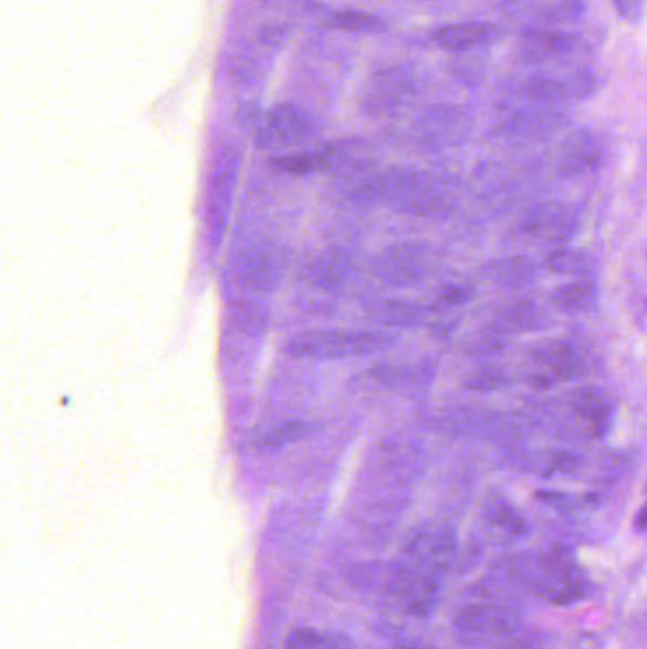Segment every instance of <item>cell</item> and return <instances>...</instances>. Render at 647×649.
Here are the masks:
<instances>
[{
    "label": "cell",
    "instance_id": "277c9868",
    "mask_svg": "<svg viewBox=\"0 0 647 649\" xmlns=\"http://www.w3.org/2000/svg\"><path fill=\"white\" fill-rule=\"evenodd\" d=\"M456 555V537L442 526H424L408 537L403 556L405 568L439 577L447 572Z\"/></svg>",
    "mask_w": 647,
    "mask_h": 649
},
{
    "label": "cell",
    "instance_id": "3957f363",
    "mask_svg": "<svg viewBox=\"0 0 647 649\" xmlns=\"http://www.w3.org/2000/svg\"><path fill=\"white\" fill-rule=\"evenodd\" d=\"M516 574L535 595L551 604H572L585 595V579L572 553L554 547L538 558H522Z\"/></svg>",
    "mask_w": 647,
    "mask_h": 649
},
{
    "label": "cell",
    "instance_id": "7a4b0ae2",
    "mask_svg": "<svg viewBox=\"0 0 647 649\" xmlns=\"http://www.w3.org/2000/svg\"><path fill=\"white\" fill-rule=\"evenodd\" d=\"M392 336L382 335L376 331H357V328H317L304 331L291 336L285 344L294 359L307 362H341L357 359L367 355L378 354L392 344Z\"/></svg>",
    "mask_w": 647,
    "mask_h": 649
},
{
    "label": "cell",
    "instance_id": "5b68a950",
    "mask_svg": "<svg viewBox=\"0 0 647 649\" xmlns=\"http://www.w3.org/2000/svg\"><path fill=\"white\" fill-rule=\"evenodd\" d=\"M230 272L241 289L254 295H267L280 287L283 259L270 249H243L230 262Z\"/></svg>",
    "mask_w": 647,
    "mask_h": 649
},
{
    "label": "cell",
    "instance_id": "9a60e30c",
    "mask_svg": "<svg viewBox=\"0 0 647 649\" xmlns=\"http://www.w3.org/2000/svg\"><path fill=\"white\" fill-rule=\"evenodd\" d=\"M420 315V308L413 302L405 301H382L371 306V317L374 322L384 325H410Z\"/></svg>",
    "mask_w": 647,
    "mask_h": 649
},
{
    "label": "cell",
    "instance_id": "9c48e42d",
    "mask_svg": "<svg viewBox=\"0 0 647 649\" xmlns=\"http://www.w3.org/2000/svg\"><path fill=\"white\" fill-rule=\"evenodd\" d=\"M498 36L500 31L492 23L469 21L439 29L435 33V42L450 52H468L473 48L484 46L488 42H494Z\"/></svg>",
    "mask_w": 647,
    "mask_h": 649
},
{
    "label": "cell",
    "instance_id": "e0dca14e",
    "mask_svg": "<svg viewBox=\"0 0 647 649\" xmlns=\"http://www.w3.org/2000/svg\"><path fill=\"white\" fill-rule=\"evenodd\" d=\"M549 269L562 275H587L591 270V261L587 254L580 253V251H554L547 259Z\"/></svg>",
    "mask_w": 647,
    "mask_h": 649
},
{
    "label": "cell",
    "instance_id": "8fae6325",
    "mask_svg": "<svg viewBox=\"0 0 647 649\" xmlns=\"http://www.w3.org/2000/svg\"><path fill=\"white\" fill-rule=\"evenodd\" d=\"M598 143L588 134H577L567 142L562 155V169L567 174H580L591 168L598 160Z\"/></svg>",
    "mask_w": 647,
    "mask_h": 649
},
{
    "label": "cell",
    "instance_id": "ac0fdd59",
    "mask_svg": "<svg viewBox=\"0 0 647 649\" xmlns=\"http://www.w3.org/2000/svg\"><path fill=\"white\" fill-rule=\"evenodd\" d=\"M333 23L336 28L349 33H378L384 28V23L378 18L363 14V12H352V10L336 12L333 15Z\"/></svg>",
    "mask_w": 647,
    "mask_h": 649
},
{
    "label": "cell",
    "instance_id": "8992f818",
    "mask_svg": "<svg viewBox=\"0 0 647 649\" xmlns=\"http://www.w3.org/2000/svg\"><path fill=\"white\" fill-rule=\"evenodd\" d=\"M455 627L458 632L474 640H494L511 638L516 632V621L508 609L490 604H474L461 609L456 616Z\"/></svg>",
    "mask_w": 647,
    "mask_h": 649
},
{
    "label": "cell",
    "instance_id": "ba28073f",
    "mask_svg": "<svg viewBox=\"0 0 647 649\" xmlns=\"http://www.w3.org/2000/svg\"><path fill=\"white\" fill-rule=\"evenodd\" d=\"M575 42L577 41L572 34L532 29L522 34L514 44V57L522 65H541L572 54Z\"/></svg>",
    "mask_w": 647,
    "mask_h": 649
},
{
    "label": "cell",
    "instance_id": "4fadbf2b",
    "mask_svg": "<svg viewBox=\"0 0 647 649\" xmlns=\"http://www.w3.org/2000/svg\"><path fill=\"white\" fill-rule=\"evenodd\" d=\"M553 302L556 308L566 314H583L596 304V291L585 282L570 283L554 291Z\"/></svg>",
    "mask_w": 647,
    "mask_h": 649
},
{
    "label": "cell",
    "instance_id": "52a82bcc",
    "mask_svg": "<svg viewBox=\"0 0 647 649\" xmlns=\"http://www.w3.org/2000/svg\"><path fill=\"white\" fill-rule=\"evenodd\" d=\"M357 275V264L354 257L342 251V249H331L325 253L315 257L314 261L307 262L302 270V278L307 285L320 289V291H341L354 282Z\"/></svg>",
    "mask_w": 647,
    "mask_h": 649
},
{
    "label": "cell",
    "instance_id": "30bf717a",
    "mask_svg": "<svg viewBox=\"0 0 647 649\" xmlns=\"http://www.w3.org/2000/svg\"><path fill=\"white\" fill-rule=\"evenodd\" d=\"M570 405H572L575 418L580 420L581 426L587 429L591 436H604L607 429H609V423H612V405L598 391H594V389H580V391H575Z\"/></svg>",
    "mask_w": 647,
    "mask_h": 649
},
{
    "label": "cell",
    "instance_id": "7c38bea8",
    "mask_svg": "<svg viewBox=\"0 0 647 649\" xmlns=\"http://www.w3.org/2000/svg\"><path fill=\"white\" fill-rule=\"evenodd\" d=\"M285 649H355V646L347 636L306 627L289 635Z\"/></svg>",
    "mask_w": 647,
    "mask_h": 649
},
{
    "label": "cell",
    "instance_id": "2e32d148",
    "mask_svg": "<svg viewBox=\"0 0 647 649\" xmlns=\"http://www.w3.org/2000/svg\"><path fill=\"white\" fill-rule=\"evenodd\" d=\"M328 156L323 153H293V155H280L272 158V166L285 174L306 175L327 166Z\"/></svg>",
    "mask_w": 647,
    "mask_h": 649
},
{
    "label": "cell",
    "instance_id": "ffe728a7",
    "mask_svg": "<svg viewBox=\"0 0 647 649\" xmlns=\"http://www.w3.org/2000/svg\"><path fill=\"white\" fill-rule=\"evenodd\" d=\"M614 7L623 20L628 23H640L646 10V0H614Z\"/></svg>",
    "mask_w": 647,
    "mask_h": 649
},
{
    "label": "cell",
    "instance_id": "44dd1931",
    "mask_svg": "<svg viewBox=\"0 0 647 649\" xmlns=\"http://www.w3.org/2000/svg\"><path fill=\"white\" fill-rule=\"evenodd\" d=\"M636 524H638V528L640 530L647 528V503L646 505H644V509H641L640 515H638V521H636Z\"/></svg>",
    "mask_w": 647,
    "mask_h": 649
},
{
    "label": "cell",
    "instance_id": "d6986e66",
    "mask_svg": "<svg viewBox=\"0 0 647 649\" xmlns=\"http://www.w3.org/2000/svg\"><path fill=\"white\" fill-rule=\"evenodd\" d=\"M492 523L500 528L505 530L509 534H522L526 530L524 519L519 515V511H514L511 505H495L492 511Z\"/></svg>",
    "mask_w": 647,
    "mask_h": 649
},
{
    "label": "cell",
    "instance_id": "5bb4252c",
    "mask_svg": "<svg viewBox=\"0 0 647 649\" xmlns=\"http://www.w3.org/2000/svg\"><path fill=\"white\" fill-rule=\"evenodd\" d=\"M314 426L312 423L302 422V420H293V422H283L275 428L270 429L268 433L257 441V449L262 452H274V450L283 449L288 444L299 442L304 437L312 433Z\"/></svg>",
    "mask_w": 647,
    "mask_h": 649
},
{
    "label": "cell",
    "instance_id": "6da1fadb",
    "mask_svg": "<svg viewBox=\"0 0 647 649\" xmlns=\"http://www.w3.org/2000/svg\"><path fill=\"white\" fill-rule=\"evenodd\" d=\"M238 118L262 150H299L320 137V124L314 116L289 103L270 111H262L257 105H241Z\"/></svg>",
    "mask_w": 647,
    "mask_h": 649
}]
</instances>
